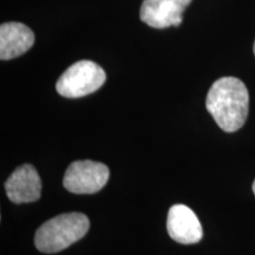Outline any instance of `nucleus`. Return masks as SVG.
I'll use <instances>...</instances> for the list:
<instances>
[{
	"label": "nucleus",
	"instance_id": "1",
	"mask_svg": "<svg viewBox=\"0 0 255 255\" xmlns=\"http://www.w3.org/2000/svg\"><path fill=\"white\" fill-rule=\"evenodd\" d=\"M248 107L250 95L246 85L239 78H219L207 95V110L225 132H235L244 126Z\"/></svg>",
	"mask_w": 255,
	"mask_h": 255
},
{
	"label": "nucleus",
	"instance_id": "2",
	"mask_svg": "<svg viewBox=\"0 0 255 255\" xmlns=\"http://www.w3.org/2000/svg\"><path fill=\"white\" fill-rule=\"evenodd\" d=\"M89 228L90 221L87 215L65 213L43 223L36 232L34 244L43 253H57L81 240Z\"/></svg>",
	"mask_w": 255,
	"mask_h": 255
},
{
	"label": "nucleus",
	"instance_id": "3",
	"mask_svg": "<svg viewBox=\"0 0 255 255\" xmlns=\"http://www.w3.org/2000/svg\"><path fill=\"white\" fill-rule=\"evenodd\" d=\"M105 79L104 70L98 64L91 60H79L60 76L56 89L63 97H84L97 91L104 84Z\"/></svg>",
	"mask_w": 255,
	"mask_h": 255
},
{
	"label": "nucleus",
	"instance_id": "4",
	"mask_svg": "<svg viewBox=\"0 0 255 255\" xmlns=\"http://www.w3.org/2000/svg\"><path fill=\"white\" fill-rule=\"evenodd\" d=\"M109 169L94 161L72 162L63 178L64 188L73 194H95L109 180Z\"/></svg>",
	"mask_w": 255,
	"mask_h": 255
},
{
	"label": "nucleus",
	"instance_id": "5",
	"mask_svg": "<svg viewBox=\"0 0 255 255\" xmlns=\"http://www.w3.org/2000/svg\"><path fill=\"white\" fill-rule=\"evenodd\" d=\"M193 0H144L141 6V20L150 27L180 26L183 13Z\"/></svg>",
	"mask_w": 255,
	"mask_h": 255
},
{
	"label": "nucleus",
	"instance_id": "6",
	"mask_svg": "<svg viewBox=\"0 0 255 255\" xmlns=\"http://www.w3.org/2000/svg\"><path fill=\"white\" fill-rule=\"evenodd\" d=\"M8 199L13 203H30L39 200L41 195V180L36 168L24 164L15 169L5 183Z\"/></svg>",
	"mask_w": 255,
	"mask_h": 255
},
{
	"label": "nucleus",
	"instance_id": "7",
	"mask_svg": "<svg viewBox=\"0 0 255 255\" xmlns=\"http://www.w3.org/2000/svg\"><path fill=\"white\" fill-rule=\"evenodd\" d=\"M167 229L173 240L183 245L196 244L203 237L199 218L186 205H175L169 209Z\"/></svg>",
	"mask_w": 255,
	"mask_h": 255
},
{
	"label": "nucleus",
	"instance_id": "8",
	"mask_svg": "<svg viewBox=\"0 0 255 255\" xmlns=\"http://www.w3.org/2000/svg\"><path fill=\"white\" fill-rule=\"evenodd\" d=\"M34 44V33L21 23H5L0 26V59L9 60L24 55Z\"/></svg>",
	"mask_w": 255,
	"mask_h": 255
},
{
	"label": "nucleus",
	"instance_id": "9",
	"mask_svg": "<svg viewBox=\"0 0 255 255\" xmlns=\"http://www.w3.org/2000/svg\"><path fill=\"white\" fill-rule=\"evenodd\" d=\"M253 193L255 194V180H254V182H253Z\"/></svg>",
	"mask_w": 255,
	"mask_h": 255
},
{
	"label": "nucleus",
	"instance_id": "10",
	"mask_svg": "<svg viewBox=\"0 0 255 255\" xmlns=\"http://www.w3.org/2000/svg\"><path fill=\"white\" fill-rule=\"evenodd\" d=\"M253 51H254V55H255V41H254V46H253Z\"/></svg>",
	"mask_w": 255,
	"mask_h": 255
}]
</instances>
